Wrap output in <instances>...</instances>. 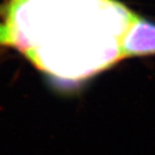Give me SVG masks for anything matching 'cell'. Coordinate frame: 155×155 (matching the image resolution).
I'll return each mask as SVG.
<instances>
[{
    "instance_id": "cell-1",
    "label": "cell",
    "mask_w": 155,
    "mask_h": 155,
    "mask_svg": "<svg viewBox=\"0 0 155 155\" xmlns=\"http://www.w3.org/2000/svg\"><path fill=\"white\" fill-rule=\"evenodd\" d=\"M150 55H155V24L135 14L122 37V61Z\"/></svg>"
},
{
    "instance_id": "cell-2",
    "label": "cell",
    "mask_w": 155,
    "mask_h": 155,
    "mask_svg": "<svg viewBox=\"0 0 155 155\" xmlns=\"http://www.w3.org/2000/svg\"><path fill=\"white\" fill-rule=\"evenodd\" d=\"M16 1H19V0H10V2H16Z\"/></svg>"
}]
</instances>
